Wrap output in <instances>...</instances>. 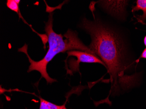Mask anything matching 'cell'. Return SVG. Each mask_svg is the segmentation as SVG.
I'll return each mask as SVG.
<instances>
[{"label": "cell", "mask_w": 146, "mask_h": 109, "mask_svg": "<svg viewBox=\"0 0 146 109\" xmlns=\"http://www.w3.org/2000/svg\"><path fill=\"white\" fill-rule=\"evenodd\" d=\"M53 13H50L49 20L46 23L45 31L48 37L49 49L43 59L38 61L33 60L28 53V46L25 44L23 47L19 49V52H24L27 56L30 63L28 72L36 70L40 73L41 78H44L47 84L56 82V80L51 78L47 72L46 68L49 62L57 54L67 51L78 50L95 55L88 47L85 46L78 38V33L71 29H68L64 35L57 34L52 29Z\"/></svg>", "instance_id": "cell-2"}, {"label": "cell", "mask_w": 146, "mask_h": 109, "mask_svg": "<svg viewBox=\"0 0 146 109\" xmlns=\"http://www.w3.org/2000/svg\"><path fill=\"white\" fill-rule=\"evenodd\" d=\"M141 10L143 14L141 16H139L138 19L141 22H144L146 19V0H137V5L132 9V11L135 12Z\"/></svg>", "instance_id": "cell-5"}, {"label": "cell", "mask_w": 146, "mask_h": 109, "mask_svg": "<svg viewBox=\"0 0 146 109\" xmlns=\"http://www.w3.org/2000/svg\"><path fill=\"white\" fill-rule=\"evenodd\" d=\"M80 27L91 36L89 49L107 69L111 83L110 93L115 95L139 84V74L125 73L131 64L127 44L117 29L95 18L93 21L84 18Z\"/></svg>", "instance_id": "cell-1"}, {"label": "cell", "mask_w": 146, "mask_h": 109, "mask_svg": "<svg viewBox=\"0 0 146 109\" xmlns=\"http://www.w3.org/2000/svg\"><path fill=\"white\" fill-rule=\"evenodd\" d=\"M68 57L69 56H75L77 58V60H70L69 61V67L70 69L68 73H70V72H75L79 71V63H98L106 67V65L101 59L98 58L97 56L90 54L85 52L81 51H70L67 52Z\"/></svg>", "instance_id": "cell-3"}, {"label": "cell", "mask_w": 146, "mask_h": 109, "mask_svg": "<svg viewBox=\"0 0 146 109\" xmlns=\"http://www.w3.org/2000/svg\"><path fill=\"white\" fill-rule=\"evenodd\" d=\"M101 5L111 14L117 16H123L127 3L125 1H102Z\"/></svg>", "instance_id": "cell-4"}, {"label": "cell", "mask_w": 146, "mask_h": 109, "mask_svg": "<svg viewBox=\"0 0 146 109\" xmlns=\"http://www.w3.org/2000/svg\"><path fill=\"white\" fill-rule=\"evenodd\" d=\"M141 58L146 59V48L143 50V52L141 55Z\"/></svg>", "instance_id": "cell-8"}, {"label": "cell", "mask_w": 146, "mask_h": 109, "mask_svg": "<svg viewBox=\"0 0 146 109\" xmlns=\"http://www.w3.org/2000/svg\"><path fill=\"white\" fill-rule=\"evenodd\" d=\"M20 2V1L8 0L7 1L6 5L9 9L18 13V14L20 15L19 13V4Z\"/></svg>", "instance_id": "cell-7"}, {"label": "cell", "mask_w": 146, "mask_h": 109, "mask_svg": "<svg viewBox=\"0 0 146 109\" xmlns=\"http://www.w3.org/2000/svg\"><path fill=\"white\" fill-rule=\"evenodd\" d=\"M144 45H145V46H146V36L145 37V38H144Z\"/></svg>", "instance_id": "cell-9"}, {"label": "cell", "mask_w": 146, "mask_h": 109, "mask_svg": "<svg viewBox=\"0 0 146 109\" xmlns=\"http://www.w3.org/2000/svg\"><path fill=\"white\" fill-rule=\"evenodd\" d=\"M38 97L40 100L39 109H68L65 106L66 102L63 105H57L44 100L40 96Z\"/></svg>", "instance_id": "cell-6"}]
</instances>
